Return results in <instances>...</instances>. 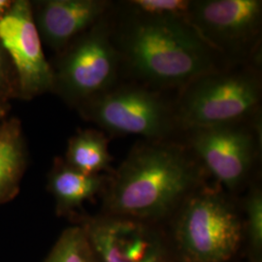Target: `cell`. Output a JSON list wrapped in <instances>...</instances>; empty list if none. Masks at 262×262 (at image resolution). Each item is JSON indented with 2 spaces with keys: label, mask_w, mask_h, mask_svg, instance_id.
<instances>
[{
  "label": "cell",
  "mask_w": 262,
  "mask_h": 262,
  "mask_svg": "<svg viewBox=\"0 0 262 262\" xmlns=\"http://www.w3.org/2000/svg\"><path fill=\"white\" fill-rule=\"evenodd\" d=\"M110 23L122 74L151 90H181L198 76L227 66L186 19L145 17L113 3Z\"/></svg>",
  "instance_id": "6da1fadb"
},
{
  "label": "cell",
  "mask_w": 262,
  "mask_h": 262,
  "mask_svg": "<svg viewBox=\"0 0 262 262\" xmlns=\"http://www.w3.org/2000/svg\"><path fill=\"white\" fill-rule=\"evenodd\" d=\"M202 169L186 143L138 141L113 178L107 205L131 220L165 215L188 196Z\"/></svg>",
  "instance_id": "7a4b0ae2"
},
{
  "label": "cell",
  "mask_w": 262,
  "mask_h": 262,
  "mask_svg": "<svg viewBox=\"0 0 262 262\" xmlns=\"http://www.w3.org/2000/svg\"><path fill=\"white\" fill-rule=\"evenodd\" d=\"M260 63L230 64L198 76L179 90L173 103L180 132L232 122L260 115Z\"/></svg>",
  "instance_id": "3957f363"
},
{
  "label": "cell",
  "mask_w": 262,
  "mask_h": 262,
  "mask_svg": "<svg viewBox=\"0 0 262 262\" xmlns=\"http://www.w3.org/2000/svg\"><path fill=\"white\" fill-rule=\"evenodd\" d=\"M110 13L58 53L52 66V92L72 107L78 108L119 83L121 58L113 43Z\"/></svg>",
  "instance_id": "277c9868"
},
{
  "label": "cell",
  "mask_w": 262,
  "mask_h": 262,
  "mask_svg": "<svg viewBox=\"0 0 262 262\" xmlns=\"http://www.w3.org/2000/svg\"><path fill=\"white\" fill-rule=\"evenodd\" d=\"M77 109L84 120L112 135L171 140L180 132L173 103L160 92L134 82L117 83Z\"/></svg>",
  "instance_id": "5b68a950"
},
{
  "label": "cell",
  "mask_w": 262,
  "mask_h": 262,
  "mask_svg": "<svg viewBox=\"0 0 262 262\" xmlns=\"http://www.w3.org/2000/svg\"><path fill=\"white\" fill-rule=\"evenodd\" d=\"M187 20L227 66L260 63V0H192Z\"/></svg>",
  "instance_id": "8992f818"
},
{
  "label": "cell",
  "mask_w": 262,
  "mask_h": 262,
  "mask_svg": "<svg viewBox=\"0 0 262 262\" xmlns=\"http://www.w3.org/2000/svg\"><path fill=\"white\" fill-rule=\"evenodd\" d=\"M187 147L203 168L233 190L251 174L261 154L260 115L232 122L184 132Z\"/></svg>",
  "instance_id": "52a82bcc"
},
{
  "label": "cell",
  "mask_w": 262,
  "mask_h": 262,
  "mask_svg": "<svg viewBox=\"0 0 262 262\" xmlns=\"http://www.w3.org/2000/svg\"><path fill=\"white\" fill-rule=\"evenodd\" d=\"M180 215L178 236L183 249L195 262H223L241 238V223L233 206L214 190L187 197Z\"/></svg>",
  "instance_id": "ba28073f"
},
{
  "label": "cell",
  "mask_w": 262,
  "mask_h": 262,
  "mask_svg": "<svg viewBox=\"0 0 262 262\" xmlns=\"http://www.w3.org/2000/svg\"><path fill=\"white\" fill-rule=\"evenodd\" d=\"M0 44L14 69L18 97L31 99L53 91V67L48 61L28 0H16L0 19Z\"/></svg>",
  "instance_id": "9c48e42d"
},
{
  "label": "cell",
  "mask_w": 262,
  "mask_h": 262,
  "mask_svg": "<svg viewBox=\"0 0 262 262\" xmlns=\"http://www.w3.org/2000/svg\"><path fill=\"white\" fill-rule=\"evenodd\" d=\"M41 40L60 53L111 11L108 0H42L31 2Z\"/></svg>",
  "instance_id": "30bf717a"
},
{
  "label": "cell",
  "mask_w": 262,
  "mask_h": 262,
  "mask_svg": "<svg viewBox=\"0 0 262 262\" xmlns=\"http://www.w3.org/2000/svg\"><path fill=\"white\" fill-rule=\"evenodd\" d=\"M89 236L102 262H164L156 236L134 220L118 216L95 221Z\"/></svg>",
  "instance_id": "8fae6325"
},
{
  "label": "cell",
  "mask_w": 262,
  "mask_h": 262,
  "mask_svg": "<svg viewBox=\"0 0 262 262\" xmlns=\"http://www.w3.org/2000/svg\"><path fill=\"white\" fill-rule=\"evenodd\" d=\"M27 164V146L18 120L0 122V202L13 196Z\"/></svg>",
  "instance_id": "7c38bea8"
},
{
  "label": "cell",
  "mask_w": 262,
  "mask_h": 262,
  "mask_svg": "<svg viewBox=\"0 0 262 262\" xmlns=\"http://www.w3.org/2000/svg\"><path fill=\"white\" fill-rule=\"evenodd\" d=\"M113 158L103 131L85 129L72 136L66 149V163L85 175H99L110 167Z\"/></svg>",
  "instance_id": "4fadbf2b"
},
{
  "label": "cell",
  "mask_w": 262,
  "mask_h": 262,
  "mask_svg": "<svg viewBox=\"0 0 262 262\" xmlns=\"http://www.w3.org/2000/svg\"><path fill=\"white\" fill-rule=\"evenodd\" d=\"M104 178L100 175H85L57 159L50 177V187L59 206H80L101 188Z\"/></svg>",
  "instance_id": "5bb4252c"
},
{
  "label": "cell",
  "mask_w": 262,
  "mask_h": 262,
  "mask_svg": "<svg viewBox=\"0 0 262 262\" xmlns=\"http://www.w3.org/2000/svg\"><path fill=\"white\" fill-rule=\"evenodd\" d=\"M191 1L192 0H130L119 2L118 5L127 12L145 17L187 20Z\"/></svg>",
  "instance_id": "9a60e30c"
},
{
  "label": "cell",
  "mask_w": 262,
  "mask_h": 262,
  "mask_svg": "<svg viewBox=\"0 0 262 262\" xmlns=\"http://www.w3.org/2000/svg\"><path fill=\"white\" fill-rule=\"evenodd\" d=\"M84 237L79 228L67 230L56 244L47 262H89Z\"/></svg>",
  "instance_id": "2e32d148"
},
{
  "label": "cell",
  "mask_w": 262,
  "mask_h": 262,
  "mask_svg": "<svg viewBox=\"0 0 262 262\" xmlns=\"http://www.w3.org/2000/svg\"><path fill=\"white\" fill-rule=\"evenodd\" d=\"M249 232L256 247L262 242V195L260 189L254 188L246 202Z\"/></svg>",
  "instance_id": "e0dca14e"
},
{
  "label": "cell",
  "mask_w": 262,
  "mask_h": 262,
  "mask_svg": "<svg viewBox=\"0 0 262 262\" xmlns=\"http://www.w3.org/2000/svg\"><path fill=\"white\" fill-rule=\"evenodd\" d=\"M18 97V86L14 69L0 44V108L7 107L11 98Z\"/></svg>",
  "instance_id": "ac0fdd59"
},
{
  "label": "cell",
  "mask_w": 262,
  "mask_h": 262,
  "mask_svg": "<svg viewBox=\"0 0 262 262\" xmlns=\"http://www.w3.org/2000/svg\"><path fill=\"white\" fill-rule=\"evenodd\" d=\"M13 1L10 0H0V19L7 13L10 9Z\"/></svg>",
  "instance_id": "d6986e66"
},
{
  "label": "cell",
  "mask_w": 262,
  "mask_h": 262,
  "mask_svg": "<svg viewBox=\"0 0 262 262\" xmlns=\"http://www.w3.org/2000/svg\"><path fill=\"white\" fill-rule=\"evenodd\" d=\"M8 115V106L0 108V122L4 121Z\"/></svg>",
  "instance_id": "ffe728a7"
}]
</instances>
